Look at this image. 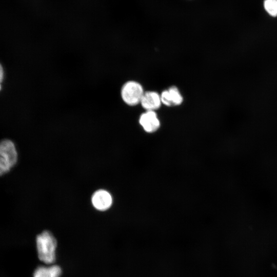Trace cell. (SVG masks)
<instances>
[{
    "label": "cell",
    "mask_w": 277,
    "mask_h": 277,
    "mask_svg": "<svg viewBox=\"0 0 277 277\" xmlns=\"http://www.w3.org/2000/svg\"><path fill=\"white\" fill-rule=\"evenodd\" d=\"M38 256L47 264H51L55 260L57 242L54 235L49 231H44L36 239Z\"/></svg>",
    "instance_id": "1"
},
{
    "label": "cell",
    "mask_w": 277,
    "mask_h": 277,
    "mask_svg": "<svg viewBox=\"0 0 277 277\" xmlns=\"http://www.w3.org/2000/svg\"><path fill=\"white\" fill-rule=\"evenodd\" d=\"M17 161V152L13 142L8 139L0 141V175L9 172Z\"/></svg>",
    "instance_id": "2"
},
{
    "label": "cell",
    "mask_w": 277,
    "mask_h": 277,
    "mask_svg": "<svg viewBox=\"0 0 277 277\" xmlns=\"http://www.w3.org/2000/svg\"><path fill=\"white\" fill-rule=\"evenodd\" d=\"M144 92V88L139 82L130 80L123 85L120 94L125 104L129 106H134L140 104Z\"/></svg>",
    "instance_id": "3"
},
{
    "label": "cell",
    "mask_w": 277,
    "mask_h": 277,
    "mask_svg": "<svg viewBox=\"0 0 277 277\" xmlns=\"http://www.w3.org/2000/svg\"><path fill=\"white\" fill-rule=\"evenodd\" d=\"M138 122L147 133H153L157 131L161 126L160 121L155 111H145L139 117Z\"/></svg>",
    "instance_id": "4"
},
{
    "label": "cell",
    "mask_w": 277,
    "mask_h": 277,
    "mask_svg": "<svg viewBox=\"0 0 277 277\" xmlns=\"http://www.w3.org/2000/svg\"><path fill=\"white\" fill-rule=\"evenodd\" d=\"M160 96L162 104L166 106H177L183 102V95L179 88L175 86L163 90Z\"/></svg>",
    "instance_id": "5"
},
{
    "label": "cell",
    "mask_w": 277,
    "mask_h": 277,
    "mask_svg": "<svg viewBox=\"0 0 277 277\" xmlns=\"http://www.w3.org/2000/svg\"><path fill=\"white\" fill-rule=\"evenodd\" d=\"M112 201L111 194L104 189L96 191L91 197L93 206L100 211H105L109 209L112 205Z\"/></svg>",
    "instance_id": "6"
},
{
    "label": "cell",
    "mask_w": 277,
    "mask_h": 277,
    "mask_svg": "<svg viewBox=\"0 0 277 277\" xmlns=\"http://www.w3.org/2000/svg\"><path fill=\"white\" fill-rule=\"evenodd\" d=\"M145 111H153L159 109L162 104L160 94L154 91L144 92L140 104Z\"/></svg>",
    "instance_id": "7"
},
{
    "label": "cell",
    "mask_w": 277,
    "mask_h": 277,
    "mask_svg": "<svg viewBox=\"0 0 277 277\" xmlns=\"http://www.w3.org/2000/svg\"><path fill=\"white\" fill-rule=\"evenodd\" d=\"M62 269L57 265L40 266L35 270L33 277H60Z\"/></svg>",
    "instance_id": "8"
},
{
    "label": "cell",
    "mask_w": 277,
    "mask_h": 277,
    "mask_svg": "<svg viewBox=\"0 0 277 277\" xmlns=\"http://www.w3.org/2000/svg\"><path fill=\"white\" fill-rule=\"evenodd\" d=\"M264 7L270 15L273 17L277 16V0H265Z\"/></svg>",
    "instance_id": "9"
},
{
    "label": "cell",
    "mask_w": 277,
    "mask_h": 277,
    "mask_svg": "<svg viewBox=\"0 0 277 277\" xmlns=\"http://www.w3.org/2000/svg\"><path fill=\"white\" fill-rule=\"evenodd\" d=\"M4 78V70L2 65L0 63V82L2 83Z\"/></svg>",
    "instance_id": "10"
},
{
    "label": "cell",
    "mask_w": 277,
    "mask_h": 277,
    "mask_svg": "<svg viewBox=\"0 0 277 277\" xmlns=\"http://www.w3.org/2000/svg\"><path fill=\"white\" fill-rule=\"evenodd\" d=\"M1 83L0 82V90H1Z\"/></svg>",
    "instance_id": "11"
}]
</instances>
